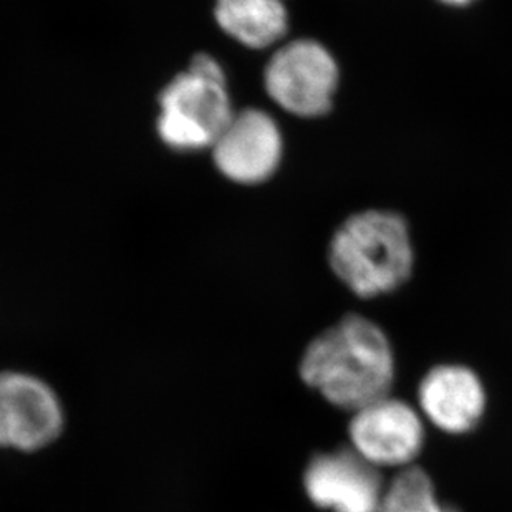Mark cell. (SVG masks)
Here are the masks:
<instances>
[{
	"label": "cell",
	"mask_w": 512,
	"mask_h": 512,
	"mask_svg": "<svg viewBox=\"0 0 512 512\" xmlns=\"http://www.w3.org/2000/svg\"><path fill=\"white\" fill-rule=\"evenodd\" d=\"M352 450L377 468H408L420 455L425 428L420 415L390 395L353 411Z\"/></svg>",
	"instance_id": "obj_6"
},
{
	"label": "cell",
	"mask_w": 512,
	"mask_h": 512,
	"mask_svg": "<svg viewBox=\"0 0 512 512\" xmlns=\"http://www.w3.org/2000/svg\"><path fill=\"white\" fill-rule=\"evenodd\" d=\"M329 261L335 276L358 297L393 292L408 281L415 261L408 224L392 211L353 214L332 237Z\"/></svg>",
	"instance_id": "obj_2"
},
{
	"label": "cell",
	"mask_w": 512,
	"mask_h": 512,
	"mask_svg": "<svg viewBox=\"0 0 512 512\" xmlns=\"http://www.w3.org/2000/svg\"><path fill=\"white\" fill-rule=\"evenodd\" d=\"M300 377L325 400L357 411L390 395L395 360L387 335L362 315H347L305 350Z\"/></svg>",
	"instance_id": "obj_1"
},
{
	"label": "cell",
	"mask_w": 512,
	"mask_h": 512,
	"mask_svg": "<svg viewBox=\"0 0 512 512\" xmlns=\"http://www.w3.org/2000/svg\"><path fill=\"white\" fill-rule=\"evenodd\" d=\"M63 426L65 410L49 383L30 373H0V448L44 450Z\"/></svg>",
	"instance_id": "obj_5"
},
{
	"label": "cell",
	"mask_w": 512,
	"mask_h": 512,
	"mask_svg": "<svg viewBox=\"0 0 512 512\" xmlns=\"http://www.w3.org/2000/svg\"><path fill=\"white\" fill-rule=\"evenodd\" d=\"M423 415L440 430L461 435L478 425L486 406V393L478 375L461 365L431 370L418 390Z\"/></svg>",
	"instance_id": "obj_9"
},
{
	"label": "cell",
	"mask_w": 512,
	"mask_h": 512,
	"mask_svg": "<svg viewBox=\"0 0 512 512\" xmlns=\"http://www.w3.org/2000/svg\"><path fill=\"white\" fill-rule=\"evenodd\" d=\"M219 27L249 49H267L284 39L289 29L285 0H216Z\"/></svg>",
	"instance_id": "obj_10"
},
{
	"label": "cell",
	"mask_w": 512,
	"mask_h": 512,
	"mask_svg": "<svg viewBox=\"0 0 512 512\" xmlns=\"http://www.w3.org/2000/svg\"><path fill=\"white\" fill-rule=\"evenodd\" d=\"M158 133L178 151L211 148L234 110L226 75L211 55L199 54L160 95Z\"/></svg>",
	"instance_id": "obj_3"
},
{
	"label": "cell",
	"mask_w": 512,
	"mask_h": 512,
	"mask_svg": "<svg viewBox=\"0 0 512 512\" xmlns=\"http://www.w3.org/2000/svg\"><path fill=\"white\" fill-rule=\"evenodd\" d=\"M339 63L317 40H292L274 52L264 70V87L274 102L300 118H317L332 108L339 88Z\"/></svg>",
	"instance_id": "obj_4"
},
{
	"label": "cell",
	"mask_w": 512,
	"mask_h": 512,
	"mask_svg": "<svg viewBox=\"0 0 512 512\" xmlns=\"http://www.w3.org/2000/svg\"><path fill=\"white\" fill-rule=\"evenodd\" d=\"M214 165L234 183L259 184L282 160L281 130L269 113L249 108L232 115L213 146Z\"/></svg>",
	"instance_id": "obj_7"
},
{
	"label": "cell",
	"mask_w": 512,
	"mask_h": 512,
	"mask_svg": "<svg viewBox=\"0 0 512 512\" xmlns=\"http://www.w3.org/2000/svg\"><path fill=\"white\" fill-rule=\"evenodd\" d=\"M441 4L450 5V7H468L474 4L476 0H440Z\"/></svg>",
	"instance_id": "obj_12"
},
{
	"label": "cell",
	"mask_w": 512,
	"mask_h": 512,
	"mask_svg": "<svg viewBox=\"0 0 512 512\" xmlns=\"http://www.w3.org/2000/svg\"><path fill=\"white\" fill-rule=\"evenodd\" d=\"M380 512H459L436 498L430 476L421 468L408 466L388 484Z\"/></svg>",
	"instance_id": "obj_11"
},
{
	"label": "cell",
	"mask_w": 512,
	"mask_h": 512,
	"mask_svg": "<svg viewBox=\"0 0 512 512\" xmlns=\"http://www.w3.org/2000/svg\"><path fill=\"white\" fill-rule=\"evenodd\" d=\"M304 488L315 506L332 512H380L385 494L380 468L352 448L315 456Z\"/></svg>",
	"instance_id": "obj_8"
}]
</instances>
